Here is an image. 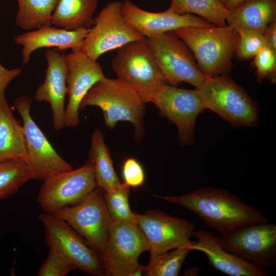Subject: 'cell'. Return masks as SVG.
I'll use <instances>...</instances> for the list:
<instances>
[{
  "label": "cell",
  "instance_id": "1",
  "mask_svg": "<svg viewBox=\"0 0 276 276\" xmlns=\"http://www.w3.org/2000/svg\"><path fill=\"white\" fill-rule=\"evenodd\" d=\"M153 196L192 211L221 235L248 224L268 221L259 210L222 189L205 186L179 196Z\"/></svg>",
  "mask_w": 276,
  "mask_h": 276
},
{
  "label": "cell",
  "instance_id": "2",
  "mask_svg": "<svg viewBox=\"0 0 276 276\" xmlns=\"http://www.w3.org/2000/svg\"><path fill=\"white\" fill-rule=\"evenodd\" d=\"M146 103L133 88L118 79L104 76L87 92L80 105V111L97 106L103 113L106 126L113 128L120 121L131 123L137 140L144 135V116Z\"/></svg>",
  "mask_w": 276,
  "mask_h": 276
},
{
  "label": "cell",
  "instance_id": "3",
  "mask_svg": "<svg viewBox=\"0 0 276 276\" xmlns=\"http://www.w3.org/2000/svg\"><path fill=\"white\" fill-rule=\"evenodd\" d=\"M172 32L192 52L205 76L227 75L239 40L237 31L226 25L183 27Z\"/></svg>",
  "mask_w": 276,
  "mask_h": 276
},
{
  "label": "cell",
  "instance_id": "4",
  "mask_svg": "<svg viewBox=\"0 0 276 276\" xmlns=\"http://www.w3.org/2000/svg\"><path fill=\"white\" fill-rule=\"evenodd\" d=\"M204 109H209L236 127H254L259 119L257 104L227 75L206 77L196 88Z\"/></svg>",
  "mask_w": 276,
  "mask_h": 276
},
{
  "label": "cell",
  "instance_id": "5",
  "mask_svg": "<svg viewBox=\"0 0 276 276\" xmlns=\"http://www.w3.org/2000/svg\"><path fill=\"white\" fill-rule=\"evenodd\" d=\"M112 68L117 78L136 90L145 103L167 84L146 38L119 48Z\"/></svg>",
  "mask_w": 276,
  "mask_h": 276
},
{
  "label": "cell",
  "instance_id": "6",
  "mask_svg": "<svg viewBox=\"0 0 276 276\" xmlns=\"http://www.w3.org/2000/svg\"><path fill=\"white\" fill-rule=\"evenodd\" d=\"M149 249L145 235L135 223L112 221L105 247L100 255L104 275H142L144 266L139 264V257Z\"/></svg>",
  "mask_w": 276,
  "mask_h": 276
},
{
  "label": "cell",
  "instance_id": "7",
  "mask_svg": "<svg viewBox=\"0 0 276 276\" xmlns=\"http://www.w3.org/2000/svg\"><path fill=\"white\" fill-rule=\"evenodd\" d=\"M31 99L19 96L14 101V107L22 120L27 164L34 179L45 181L58 173L73 169L56 151L31 114Z\"/></svg>",
  "mask_w": 276,
  "mask_h": 276
},
{
  "label": "cell",
  "instance_id": "8",
  "mask_svg": "<svg viewBox=\"0 0 276 276\" xmlns=\"http://www.w3.org/2000/svg\"><path fill=\"white\" fill-rule=\"evenodd\" d=\"M145 39L125 19L122 2L112 1L94 19L80 49L87 56L97 60L104 53Z\"/></svg>",
  "mask_w": 276,
  "mask_h": 276
},
{
  "label": "cell",
  "instance_id": "9",
  "mask_svg": "<svg viewBox=\"0 0 276 276\" xmlns=\"http://www.w3.org/2000/svg\"><path fill=\"white\" fill-rule=\"evenodd\" d=\"M39 219L43 226L45 242L50 249L85 273L104 275L99 254L87 245L67 222L46 212L41 213Z\"/></svg>",
  "mask_w": 276,
  "mask_h": 276
},
{
  "label": "cell",
  "instance_id": "10",
  "mask_svg": "<svg viewBox=\"0 0 276 276\" xmlns=\"http://www.w3.org/2000/svg\"><path fill=\"white\" fill-rule=\"evenodd\" d=\"M105 191L97 187L77 204L52 213L67 222L100 255L105 247L112 221L106 208Z\"/></svg>",
  "mask_w": 276,
  "mask_h": 276
},
{
  "label": "cell",
  "instance_id": "11",
  "mask_svg": "<svg viewBox=\"0 0 276 276\" xmlns=\"http://www.w3.org/2000/svg\"><path fill=\"white\" fill-rule=\"evenodd\" d=\"M217 239L224 249L249 262L276 267V226L269 221L243 225Z\"/></svg>",
  "mask_w": 276,
  "mask_h": 276
},
{
  "label": "cell",
  "instance_id": "12",
  "mask_svg": "<svg viewBox=\"0 0 276 276\" xmlns=\"http://www.w3.org/2000/svg\"><path fill=\"white\" fill-rule=\"evenodd\" d=\"M167 83H188L196 88L206 76L198 67L189 48L173 32L146 38Z\"/></svg>",
  "mask_w": 276,
  "mask_h": 276
},
{
  "label": "cell",
  "instance_id": "13",
  "mask_svg": "<svg viewBox=\"0 0 276 276\" xmlns=\"http://www.w3.org/2000/svg\"><path fill=\"white\" fill-rule=\"evenodd\" d=\"M43 182L37 201L43 212L49 213L77 204L97 187L89 159L78 169L58 173Z\"/></svg>",
  "mask_w": 276,
  "mask_h": 276
},
{
  "label": "cell",
  "instance_id": "14",
  "mask_svg": "<svg viewBox=\"0 0 276 276\" xmlns=\"http://www.w3.org/2000/svg\"><path fill=\"white\" fill-rule=\"evenodd\" d=\"M151 102L176 126L180 144L186 145L193 142L196 118L204 109L196 89L179 88L166 84L157 91Z\"/></svg>",
  "mask_w": 276,
  "mask_h": 276
},
{
  "label": "cell",
  "instance_id": "15",
  "mask_svg": "<svg viewBox=\"0 0 276 276\" xmlns=\"http://www.w3.org/2000/svg\"><path fill=\"white\" fill-rule=\"evenodd\" d=\"M135 223L148 242L151 256L189 245L195 227L192 222L159 210L135 213Z\"/></svg>",
  "mask_w": 276,
  "mask_h": 276
},
{
  "label": "cell",
  "instance_id": "16",
  "mask_svg": "<svg viewBox=\"0 0 276 276\" xmlns=\"http://www.w3.org/2000/svg\"><path fill=\"white\" fill-rule=\"evenodd\" d=\"M67 68L68 103L65 108V126L75 127L80 123L81 102L89 90L105 76L101 65L80 49L65 55Z\"/></svg>",
  "mask_w": 276,
  "mask_h": 276
},
{
  "label": "cell",
  "instance_id": "17",
  "mask_svg": "<svg viewBox=\"0 0 276 276\" xmlns=\"http://www.w3.org/2000/svg\"><path fill=\"white\" fill-rule=\"evenodd\" d=\"M122 12L126 21L146 38L172 32L183 27L214 25L197 15L177 14L169 8L161 12L145 11L130 0L122 2Z\"/></svg>",
  "mask_w": 276,
  "mask_h": 276
},
{
  "label": "cell",
  "instance_id": "18",
  "mask_svg": "<svg viewBox=\"0 0 276 276\" xmlns=\"http://www.w3.org/2000/svg\"><path fill=\"white\" fill-rule=\"evenodd\" d=\"M47 62L45 79L37 88L34 99L50 104L53 127L59 130L65 127L64 105L67 94V68L65 55L56 50L49 49L44 53Z\"/></svg>",
  "mask_w": 276,
  "mask_h": 276
},
{
  "label": "cell",
  "instance_id": "19",
  "mask_svg": "<svg viewBox=\"0 0 276 276\" xmlns=\"http://www.w3.org/2000/svg\"><path fill=\"white\" fill-rule=\"evenodd\" d=\"M197 242L188 245L192 250H197L206 256L215 269L229 276H267L262 267L249 262L224 249L217 237L211 232L199 229L193 234Z\"/></svg>",
  "mask_w": 276,
  "mask_h": 276
},
{
  "label": "cell",
  "instance_id": "20",
  "mask_svg": "<svg viewBox=\"0 0 276 276\" xmlns=\"http://www.w3.org/2000/svg\"><path fill=\"white\" fill-rule=\"evenodd\" d=\"M88 30H67L49 26L17 35L14 37V41L22 46V61L26 65L29 63L32 54L41 48L55 47L62 50L81 49Z\"/></svg>",
  "mask_w": 276,
  "mask_h": 276
},
{
  "label": "cell",
  "instance_id": "21",
  "mask_svg": "<svg viewBox=\"0 0 276 276\" xmlns=\"http://www.w3.org/2000/svg\"><path fill=\"white\" fill-rule=\"evenodd\" d=\"M225 19L226 25L236 31L263 34L269 25L276 20V0H246L227 10Z\"/></svg>",
  "mask_w": 276,
  "mask_h": 276
},
{
  "label": "cell",
  "instance_id": "22",
  "mask_svg": "<svg viewBox=\"0 0 276 276\" xmlns=\"http://www.w3.org/2000/svg\"><path fill=\"white\" fill-rule=\"evenodd\" d=\"M27 162L22 125L14 116L5 91L0 94V162Z\"/></svg>",
  "mask_w": 276,
  "mask_h": 276
},
{
  "label": "cell",
  "instance_id": "23",
  "mask_svg": "<svg viewBox=\"0 0 276 276\" xmlns=\"http://www.w3.org/2000/svg\"><path fill=\"white\" fill-rule=\"evenodd\" d=\"M98 0H58L51 25L67 30L89 29Z\"/></svg>",
  "mask_w": 276,
  "mask_h": 276
},
{
  "label": "cell",
  "instance_id": "24",
  "mask_svg": "<svg viewBox=\"0 0 276 276\" xmlns=\"http://www.w3.org/2000/svg\"><path fill=\"white\" fill-rule=\"evenodd\" d=\"M89 156L93 165L97 187L105 192H109L122 183L114 169L109 151L99 129H96L91 134Z\"/></svg>",
  "mask_w": 276,
  "mask_h": 276
},
{
  "label": "cell",
  "instance_id": "25",
  "mask_svg": "<svg viewBox=\"0 0 276 276\" xmlns=\"http://www.w3.org/2000/svg\"><path fill=\"white\" fill-rule=\"evenodd\" d=\"M58 0H17L15 24L26 31L52 26L51 20Z\"/></svg>",
  "mask_w": 276,
  "mask_h": 276
},
{
  "label": "cell",
  "instance_id": "26",
  "mask_svg": "<svg viewBox=\"0 0 276 276\" xmlns=\"http://www.w3.org/2000/svg\"><path fill=\"white\" fill-rule=\"evenodd\" d=\"M169 9L179 14L197 15L215 26L226 25L227 10L220 0H171Z\"/></svg>",
  "mask_w": 276,
  "mask_h": 276
},
{
  "label": "cell",
  "instance_id": "27",
  "mask_svg": "<svg viewBox=\"0 0 276 276\" xmlns=\"http://www.w3.org/2000/svg\"><path fill=\"white\" fill-rule=\"evenodd\" d=\"M32 179H34L33 174L26 162H0V201L14 195Z\"/></svg>",
  "mask_w": 276,
  "mask_h": 276
},
{
  "label": "cell",
  "instance_id": "28",
  "mask_svg": "<svg viewBox=\"0 0 276 276\" xmlns=\"http://www.w3.org/2000/svg\"><path fill=\"white\" fill-rule=\"evenodd\" d=\"M188 245L151 256L149 263L144 266V273L148 276L178 275L185 259L192 251Z\"/></svg>",
  "mask_w": 276,
  "mask_h": 276
},
{
  "label": "cell",
  "instance_id": "29",
  "mask_svg": "<svg viewBox=\"0 0 276 276\" xmlns=\"http://www.w3.org/2000/svg\"><path fill=\"white\" fill-rule=\"evenodd\" d=\"M130 189L123 183L112 191L105 192V201L112 221L135 223V213L131 210L129 203Z\"/></svg>",
  "mask_w": 276,
  "mask_h": 276
},
{
  "label": "cell",
  "instance_id": "30",
  "mask_svg": "<svg viewBox=\"0 0 276 276\" xmlns=\"http://www.w3.org/2000/svg\"><path fill=\"white\" fill-rule=\"evenodd\" d=\"M239 40L235 54L240 60H246L254 57L265 45L263 34L246 30H239Z\"/></svg>",
  "mask_w": 276,
  "mask_h": 276
},
{
  "label": "cell",
  "instance_id": "31",
  "mask_svg": "<svg viewBox=\"0 0 276 276\" xmlns=\"http://www.w3.org/2000/svg\"><path fill=\"white\" fill-rule=\"evenodd\" d=\"M254 65L258 81L269 78L273 82L275 81L276 52L264 45L254 56Z\"/></svg>",
  "mask_w": 276,
  "mask_h": 276
},
{
  "label": "cell",
  "instance_id": "32",
  "mask_svg": "<svg viewBox=\"0 0 276 276\" xmlns=\"http://www.w3.org/2000/svg\"><path fill=\"white\" fill-rule=\"evenodd\" d=\"M77 267L50 249L49 254L40 267L38 276H65Z\"/></svg>",
  "mask_w": 276,
  "mask_h": 276
},
{
  "label": "cell",
  "instance_id": "33",
  "mask_svg": "<svg viewBox=\"0 0 276 276\" xmlns=\"http://www.w3.org/2000/svg\"><path fill=\"white\" fill-rule=\"evenodd\" d=\"M122 173L124 183L130 188H135L144 183L143 168L134 158L129 157L125 159L122 165Z\"/></svg>",
  "mask_w": 276,
  "mask_h": 276
},
{
  "label": "cell",
  "instance_id": "34",
  "mask_svg": "<svg viewBox=\"0 0 276 276\" xmlns=\"http://www.w3.org/2000/svg\"><path fill=\"white\" fill-rule=\"evenodd\" d=\"M21 72L20 68L8 69L0 63V94L5 91L9 83Z\"/></svg>",
  "mask_w": 276,
  "mask_h": 276
},
{
  "label": "cell",
  "instance_id": "35",
  "mask_svg": "<svg viewBox=\"0 0 276 276\" xmlns=\"http://www.w3.org/2000/svg\"><path fill=\"white\" fill-rule=\"evenodd\" d=\"M263 35L265 45L276 52V20L269 25Z\"/></svg>",
  "mask_w": 276,
  "mask_h": 276
},
{
  "label": "cell",
  "instance_id": "36",
  "mask_svg": "<svg viewBox=\"0 0 276 276\" xmlns=\"http://www.w3.org/2000/svg\"><path fill=\"white\" fill-rule=\"evenodd\" d=\"M246 0H223L222 3L227 10H232L239 6Z\"/></svg>",
  "mask_w": 276,
  "mask_h": 276
},
{
  "label": "cell",
  "instance_id": "37",
  "mask_svg": "<svg viewBox=\"0 0 276 276\" xmlns=\"http://www.w3.org/2000/svg\"><path fill=\"white\" fill-rule=\"evenodd\" d=\"M220 1L222 2L223 0H220Z\"/></svg>",
  "mask_w": 276,
  "mask_h": 276
}]
</instances>
